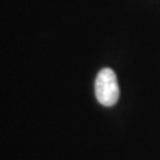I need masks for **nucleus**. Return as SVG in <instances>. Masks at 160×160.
<instances>
[{"label": "nucleus", "instance_id": "obj_1", "mask_svg": "<svg viewBox=\"0 0 160 160\" xmlns=\"http://www.w3.org/2000/svg\"><path fill=\"white\" fill-rule=\"evenodd\" d=\"M95 95L97 101L104 107H112L118 102L120 88L115 72L109 68L102 69L95 81Z\"/></svg>", "mask_w": 160, "mask_h": 160}]
</instances>
